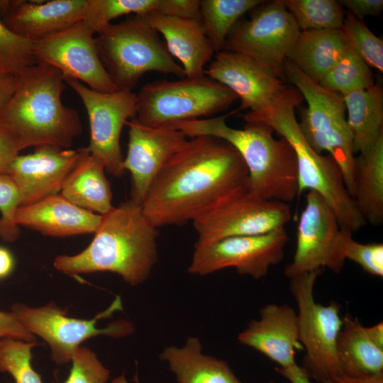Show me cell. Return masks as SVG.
<instances>
[{"label": "cell", "mask_w": 383, "mask_h": 383, "mask_svg": "<svg viewBox=\"0 0 383 383\" xmlns=\"http://www.w3.org/2000/svg\"><path fill=\"white\" fill-rule=\"evenodd\" d=\"M248 182L245 164L233 146L216 137L196 136L162 167L142 206L157 228L183 225Z\"/></svg>", "instance_id": "obj_1"}, {"label": "cell", "mask_w": 383, "mask_h": 383, "mask_svg": "<svg viewBox=\"0 0 383 383\" xmlns=\"http://www.w3.org/2000/svg\"><path fill=\"white\" fill-rule=\"evenodd\" d=\"M158 236V228L147 218L142 205L129 199L103 215L93 240L84 250L74 255H57L53 266L73 276L111 272L137 286L148 278L157 260Z\"/></svg>", "instance_id": "obj_2"}, {"label": "cell", "mask_w": 383, "mask_h": 383, "mask_svg": "<svg viewBox=\"0 0 383 383\" xmlns=\"http://www.w3.org/2000/svg\"><path fill=\"white\" fill-rule=\"evenodd\" d=\"M62 73L38 62L17 77L16 89L0 113V125L22 149L51 145L69 149L82 132L77 111L62 101Z\"/></svg>", "instance_id": "obj_3"}, {"label": "cell", "mask_w": 383, "mask_h": 383, "mask_svg": "<svg viewBox=\"0 0 383 383\" xmlns=\"http://www.w3.org/2000/svg\"><path fill=\"white\" fill-rule=\"evenodd\" d=\"M238 111L170 126L187 137L210 135L228 142L238 152L248 172L250 189L265 199L289 204L299 194L295 152L283 138H276L268 126L245 122L243 128L230 127L226 119Z\"/></svg>", "instance_id": "obj_4"}, {"label": "cell", "mask_w": 383, "mask_h": 383, "mask_svg": "<svg viewBox=\"0 0 383 383\" xmlns=\"http://www.w3.org/2000/svg\"><path fill=\"white\" fill-rule=\"evenodd\" d=\"M303 96L295 89L284 99L259 111L243 114L245 122H257L270 126L292 147L296 158L299 194L313 191L320 194L335 212L340 226L357 232L366 222L348 192L343 172L328 155L316 152L307 143L299 126L295 107Z\"/></svg>", "instance_id": "obj_5"}, {"label": "cell", "mask_w": 383, "mask_h": 383, "mask_svg": "<svg viewBox=\"0 0 383 383\" xmlns=\"http://www.w3.org/2000/svg\"><path fill=\"white\" fill-rule=\"evenodd\" d=\"M95 35L99 59L116 90L133 91L149 72L185 77L144 15H129L119 23L106 25Z\"/></svg>", "instance_id": "obj_6"}, {"label": "cell", "mask_w": 383, "mask_h": 383, "mask_svg": "<svg viewBox=\"0 0 383 383\" xmlns=\"http://www.w3.org/2000/svg\"><path fill=\"white\" fill-rule=\"evenodd\" d=\"M284 67L285 78L307 103L298 121L304 138L316 152L326 151L334 159L352 196L355 153L343 96L313 81L288 60Z\"/></svg>", "instance_id": "obj_7"}, {"label": "cell", "mask_w": 383, "mask_h": 383, "mask_svg": "<svg viewBox=\"0 0 383 383\" xmlns=\"http://www.w3.org/2000/svg\"><path fill=\"white\" fill-rule=\"evenodd\" d=\"M136 95L135 118L152 128L211 116L238 99L228 88L206 75L155 81L143 86Z\"/></svg>", "instance_id": "obj_8"}, {"label": "cell", "mask_w": 383, "mask_h": 383, "mask_svg": "<svg viewBox=\"0 0 383 383\" xmlns=\"http://www.w3.org/2000/svg\"><path fill=\"white\" fill-rule=\"evenodd\" d=\"M322 270L289 278V289L298 307L299 339L306 350L303 369L318 382L341 373L336 341L343 325L340 305L316 301L314 286Z\"/></svg>", "instance_id": "obj_9"}, {"label": "cell", "mask_w": 383, "mask_h": 383, "mask_svg": "<svg viewBox=\"0 0 383 383\" xmlns=\"http://www.w3.org/2000/svg\"><path fill=\"white\" fill-rule=\"evenodd\" d=\"M122 310L121 298L116 296L106 309L89 320L68 316L67 311L53 301L39 307L16 303L11 311L30 333L49 345L52 361L62 365L71 362L77 348L90 338L101 335L123 338L132 334L133 325L127 320L113 321L102 328L96 326L98 321L110 318L116 311Z\"/></svg>", "instance_id": "obj_10"}, {"label": "cell", "mask_w": 383, "mask_h": 383, "mask_svg": "<svg viewBox=\"0 0 383 383\" xmlns=\"http://www.w3.org/2000/svg\"><path fill=\"white\" fill-rule=\"evenodd\" d=\"M291 218L289 204L262 198L248 182L218 199L192 223L197 242H212L284 228Z\"/></svg>", "instance_id": "obj_11"}, {"label": "cell", "mask_w": 383, "mask_h": 383, "mask_svg": "<svg viewBox=\"0 0 383 383\" xmlns=\"http://www.w3.org/2000/svg\"><path fill=\"white\" fill-rule=\"evenodd\" d=\"M261 5L237 22L222 50L245 55L284 80V62L301 30L283 0Z\"/></svg>", "instance_id": "obj_12"}, {"label": "cell", "mask_w": 383, "mask_h": 383, "mask_svg": "<svg viewBox=\"0 0 383 383\" xmlns=\"http://www.w3.org/2000/svg\"><path fill=\"white\" fill-rule=\"evenodd\" d=\"M289 240L284 227L257 235L196 241L188 272L204 276L233 267L240 274L261 279L283 260Z\"/></svg>", "instance_id": "obj_13"}, {"label": "cell", "mask_w": 383, "mask_h": 383, "mask_svg": "<svg viewBox=\"0 0 383 383\" xmlns=\"http://www.w3.org/2000/svg\"><path fill=\"white\" fill-rule=\"evenodd\" d=\"M349 232L340 226L326 200L317 192L308 191L297 225L294 255L284 268L285 276L291 278L322 267L340 273L346 260L343 246Z\"/></svg>", "instance_id": "obj_14"}, {"label": "cell", "mask_w": 383, "mask_h": 383, "mask_svg": "<svg viewBox=\"0 0 383 383\" xmlns=\"http://www.w3.org/2000/svg\"><path fill=\"white\" fill-rule=\"evenodd\" d=\"M64 79L78 94L88 115L90 142L86 149L102 161L106 172L121 177L125 172L121 134L127 122L136 117V94L128 89L100 92L77 79L65 77Z\"/></svg>", "instance_id": "obj_15"}, {"label": "cell", "mask_w": 383, "mask_h": 383, "mask_svg": "<svg viewBox=\"0 0 383 383\" xmlns=\"http://www.w3.org/2000/svg\"><path fill=\"white\" fill-rule=\"evenodd\" d=\"M33 53L38 62L55 67L65 77L83 82L91 89L116 90L99 59L94 35L82 21L34 42Z\"/></svg>", "instance_id": "obj_16"}, {"label": "cell", "mask_w": 383, "mask_h": 383, "mask_svg": "<svg viewBox=\"0 0 383 383\" xmlns=\"http://www.w3.org/2000/svg\"><path fill=\"white\" fill-rule=\"evenodd\" d=\"M204 75L226 87L240 99L238 111L262 110L295 89L250 57L225 50L214 53Z\"/></svg>", "instance_id": "obj_17"}, {"label": "cell", "mask_w": 383, "mask_h": 383, "mask_svg": "<svg viewBox=\"0 0 383 383\" xmlns=\"http://www.w3.org/2000/svg\"><path fill=\"white\" fill-rule=\"evenodd\" d=\"M126 125L128 142L123 169L128 170L131 176L130 199L142 205L162 167L187 139L179 130L148 127L135 118Z\"/></svg>", "instance_id": "obj_18"}, {"label": "cell", "mask_w": 383, "mask_h": 383, "mask_svg": "<svg viewBox=\"0 0 383 383\" xmlns=\"http://www.w3.org/2000/svg\"><path fill=\"white\" fill-rule=\"evenodd\" d=\"M79 157V149H63L51 145H38L32 153L18 155L9 174L18 189L21 206L60 194Z\"/></svg>", "instance_id": "obj_19"}, {"label": "cell", "mask_w": 383, "mask_h": 383, "mask_svg": "<svg viewBox=\"0 0 383 383\" xmlns=\"http://www.w3.org/2000/svg\"><path fill=\"white\" fill-rule=\"evenodd\" d=\"M87 0H0V18L16 35L34 43L82 21Z\"/></svg>", "instance_id": "obj_20"}, {"label": "cell", "mask_w": 383, "mask_h": 383, "mask_svg": "<svg viewBox=\"0 0 383 383\" xmlns=\"http://www.w3.org/2000/svg\"><path fill=\"white\" fill-rule=\"evenodd\" d=\"M238 340L288 367L296 364L299 346L297 313L287 304H268L260 311V318L252 320L238 335Z\"/></svg>", "instance_id": "obj_21"}, {"label": "cell", "mask_w": 383, "mask_h": 383, "mask_svg": "<svg viewBox=\"0 0 383 383\" xmlns=\"http://www.w3.org/2000/svg\"><path fill=\"white\" fill-rule=\"evenodd\" d=\"M161 34L168 52L181 62L184 76H204L206 65L216 52L199 19L151 13L144 15Z\"/></svg>", "instance_id": "obj_22"}, {"label": "cell", "mask_w": 383, "mask_h": 383, "mask_svg": "<svg viewBox=\"0 0 383 383\" xmlns=\"http://www.w3.org/2000/svg\"><path fill=\"white\" fill-rule=\"evenodd\" d=\"M103 216L85 210L60 193L36 203L21 206L16 214L18 226L55 238L94 233Z\"/></svg>", "instance_id": "obj_23"}, {"label": "cell", "mask_w": 383, "mask_h": 383, "mask_svg": "<svg viewBox=\"0 0 383 383\" xmlns=\"http://www.w3.org/2000/svg\"><path fill=\"white\" fill-rule=\"evenodd\" d=\"M79 159L67 176L60 194L85 210L105 215L113 207V194L102 161L80 148Z\"/></svg>", "instance_id": "obj_24"}, {"label": "cell", "mask_w": 383, "mask_h": 383, "mask_svg": "<svg viewBox=\"0 0 383 383\" xmlns=\"http://www.w3.org/2000/svg\"><path fill=\"white\" fill-rule=\"evenodd\" d=\"M200 0H87L82 21L95 35L111 21L124 15L159 13L199 18Z\"/></svg>", "instance_id": "obj_25"}, {"label": "cell", "mask_w": 383, "mask_h": 383, "mask_svg": "<svg viewBox=\"0 0 383 383\" xmlns=\"http://www.w3.org/2000/svg\"><path fill=\"white\" fill-rule=\"evenodd\" d=\"M159 357L167 362L178 383H243L226 362L203 354L197 337H189L181 348H165Z\"/></svg>", "instance_id": "obj_26"}, {"label": "cell", "mask_w": 383, "mask_h": 383, "mask_svg": "<svg viewBox=\"0 0 383 383\" xmlns=\"http://www.w3.org/2000/svg\"><path fill=\"white\" fill-rule=\"evenodd\" d=\"M347 47L340 30H301L287 60L309 78L320 83Z\"/></svg>", "instance_id": "obj_27"}, {"label": "cell", "mask_w": 383, "mask_h": 383, "mask_svg": "<svg viewBox=\"0 0 383 383\" xmlns=\"http://www.w3.org/2000/svg\"><path fill=\"white\" fill-rule=\"evenodd\" d=\"M352 197L365 222H383V135L367 151L355 157Z\"/></svg>", "instance_id": "obj_28"}, {"label": "cell", "mask_w": 383, "mask_h": 383, "mask_svg": "<svg viewBox=\"0 0 383 383\" xmlns=\"http://www.w3.org/2000/svg\"><path fill=\"white\" fill-rule=\"evenodd\" d=\"M337 358L341 373L354 377L383 374V350L368 337L357 318L343 317L336 341Z\"/></svg>", "instance_id": "obj_29"}, {"label": "cell", "mask_w": 383, "mask_h": 383, "mask_svg": "<svg viewBox=\"0 0 383 383\" xmlns=\"http://www.w3.org/2000/svg\"><path fill=\"white\" fill-rule=\"evenodd\" d=\"M354 153L367 151L383 135V89L380 82L342 95Z\"/></svg>", "instance_id": "obj_30"}, {"label": "cell", "mask_w": 383, "mask_h": 383, "mask_svg": "<svg viewBox=\"0 0 383 383\" xmlns=\"http://www.w3.org/2000/svg\"><path fill=\"white\" fill-rule=\"evenodd\" d=\"M265 2L262 0H200V21L215 52L223 49L228 33L240 17Z\"/></svg>", "instance_id": "obj_31"}, {"label": "cell", "mask_w": 383, "mask_h": 383, "mask_svg": "<svg viewBox=\"0 0 383 383\" xmlns=\"http://www.w3.org/2000/svg\"><path fill=\"white\" fill-rule=\"evenodd\" d=\"M300 30H340L345 11L335 0H283Z\"/></svg>", "instance_id": "obj_32"}, {"label": "cell", "mask_w": 383, "mask_h": 383, "mask_svg": "<svg viewBox=\"0 0 383 383\" xmlns=\"http://www.w3.org/2000/svg\"><path fill=\"white\" fill-rule=\"evenodd\" d=\"M374 83L370 67L348 46L340 59L318 84L330 91L344 95L367 89Z\"/></svg>", "instance_id": "obj_33"}, {"label": "cell", "mask_w": 383, "mask_h": 383, "mask_svg": "<svg viewBox=\"0 0 383 383\" xmlns=\"http://www.w3.org/2000/svg\"><path fill=\"white\" fill-rule=\"evenodd\" d=\"M346 44L370 67L383 72V41L373 33L363 21L345 12L340 29Z\"/></svg>", "instance_id": "obj_34"}, {"label": "cell", "mask_w": 383, "mask_h": 383, "mask_svg": "<svg viewBox=\"0 0 383 383\" xmlns=\"http://www.w3.org/2000/svg\"><path fill=\"white\" fill-rule=\"evenodd\" d=\"M36 341L26 342L11 338H0V372H9L15 383H43L31 365L32 348Z\"/></svg>", "instance_id": "obj_35"}, {"label": "cell", "mask_w": 383, "mask_h": 383, "mask_svg": "<svg viewBox=\"0 0 383 383\" xmlns=\"http://www.w3.org/2000/svg\"><path fill=\"white\" fill-rule=\"evenodd\" d=\"M37 63L33 43L12 32L0 18V72L19 77Z\"/></svg>", "instance_id": "obj_36"}, {"label": "cell", "mask_w": 383, "mask_h": 383, "mask_svg": "<svg viewBox=\"0 0 383 383\" xmlns=\"http://www.w3.org/2000/svg\"><path fill=\"white\" fill-rule=\"evenodd\" d=\"M21 206L18 189L9 174H0V238L13 243L20 235L16 214Z\"/></svg>", "instance_id": "obj_37"}, {"label": "cell", "mask_w": 383, "mask_h": 383, "mask_svg": "<svg viewBox=\"0 0 383 383\" xmlns=\"http://www.w3.org/2000/svg\"><path fill=\"white\" fill-rule=\"evenodd\" d=\"M71 362V370L63 383H106L110 377L109 369L87 347H78Z\"/></svg>", "instance_id": "obj_38"}, {"label": "cell", "mask_w": 383, "mask_h": 383, "mask_svg": "<svg viewBox=\"0 0 383 383\" xmlns=\"http://www.w3.org/2000/svg\"><path fill=\"white\" fill-rule=\"evenodd\" d=\"M343 252L345 260L357 264L364 272L378 277H383V244L361 243L353 238L349 232L344 240Z\"/></svg>", "instance_id": "obj_39"}, {"label": "cell", "mask_w": 383, "mask_h": 383, "mask_svg": "<svg viewBox=\"0 0 383 383\" xmlns=\"http://www.w3.org/2000/svg\"><path fill=\"white\" fill-rule=\"evenodd\" d=\"M22 150L13 134L0 125V174H9L13 161Z\"/></svg>", "instance_id": "obj_40"}, {"label": "cell", "mask_w": 383, "mask_h": 383, "mask_svg": "<svg viewBox=\"0 0 383 383\" xmlns=\"http://www.w3.org/2000/svg\"><path fill=\"white\" fill-rule=\"evenodd\" d=\"M7 337L26 342L35 341L30 333L11 312L0 311V338Z\"/></svg>", "instance_id": "obj_41"}, {"label": "cell", "mask_w": 383, "mask_h": 383, "mask_svg": "<svg viewBox=\"0 0 383 383\" xmlns=\"http://www.w3.org/2000/svg\"><path fill=\"white\" fill-rule=\"evenodd\" d=\"M340 4L356 18L363 21L368 16H376L383 10L382 0H340Z\"/></svg>", "instance_id": "obj_42"}, {"label": "cell", "mask_w": 383, "mask_h": 383, "mask_svg": "<svg viewBox=\"0 0 383 383\" xmlns=\"http://www.w3.org/2000/svg\"><path fill=\"white\" fill-rule=\"evenodd\" d=\"M17 84V77L0 72V113L11 97Z\"/></svg>", "instance_id": "obj_43"}, {"label": "cell", "mask_w": 383, "mask_h": 383, "mask_svg": "<svg viewBox=\"0 0 383 383\" xmlns=\"http://www.w3.org/2000/svg\"><path fill=\"white\" fill-rule=\"evenodd\" d=\"M275 370L291 383H311L303 367L296 363L288 367H276Z\"/></svg>", "instance_id": "obj_44"}, {"label": "cell", "mask_w": 383, "mask_h": 383, "mask_svg": "<svg viewBox=\"0 0 383 383\" xmlns=\"http://www.w3.org/2000/svg\"><path fill=\"white\" fill-rule=\"evenodd\" d=\"M320 383H383V374L365 377H354L340 373L326 379Z\"/></svg>", "instance_id": "obj_45"}, {"label": "cell", "mask_w": 383, "mask_h": 383, "mask_svg": "<svg viewBox=\"0 0 383 383\" xmlns=\"http://www.w3.org/2000/svg\"><path fill=\"white\" fill-rule=\"evenodd\" d=\"M13 259L10 252L0 248V279L7 277L13 270Z\"/></svg>", "instance_id": "obj_46"}, {"label": "cell", "mask_w": 383, "mask_h": 383, "mask_svg": "<svg viewBox=\"0 0 383 383\" xmlns=\"http://www.w3.org/2000/svg\"><path fill=\"white\" fill-rule=\"evenodd\" d=\"M366 333L369 338L380 349L383 350V323H378L370 326L365 327Z\"/></svg>", "instance_id": "obj_47"}, {"label": "cell", "mask_w": 383, "mask_h": 383, "mask_svg": "<svg viewBox=\"0 0 383 383\" xmlns=\"http://www.w3.org/2000/svg\"><path fill=\"white\" fill-rule=\"evenodd\" d=\"M135 382L136 383H139L138 381V377H137V374H135ZM111 383H128L126 379V377H125V374L124 373H123L121 375H120L119 377L113 379L112 381H111ZM269 383H274L272 380H270L269 382Z\"/></svg>", "instance_id": "obj_48"}]
</instances>
